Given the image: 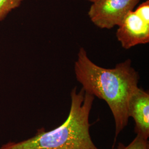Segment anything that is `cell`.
Masks as SVG:
<instances>
[{
    "label": "cell",
    "mask_w": 149,
    "mask_h": 149,
    "mask_svg": "<svg viewBox=\"0 0 149 149\" xmlns=\"http://www.w3.org/2000/svg\"><path fill=\"white\" fill-rule=\"evenodd\" d=\"M74 74L83 90L106 102L115 122L116 138L127 125L129 97L138 87L139 74L128 59L114 68L101 67L91 61L85 49L80 48L74 63Z\"/></svg>",
    "instance_id": "6da1fadb"
},
{
    "label": "cell",
    "mask_w": 149,
    "mask_h": 149,
    "mask_svg": "<svg viewBox=\"0 0 149 149\" xmlns=\"http://www.w3.org/2000/svg\"><path fill=\"white\" fill-rule=\"evenodd\" d=\"M69 114L61 125L50 131L38 130L31 138L19 142L10 141L0 149H100L90 133V112L95 97L82 88L74 87L70 93Z\"/></svg>",
    "instance_id": "7a4b0ae2"
},
{
    "label": "cell",
    "mask_w": 149,
    "mask_h": 149,
    "mask_svg": "<svg viewBox=\"0 0 149 149\" xmlns=\"http://www.w3.org/2000/svg\"><path fill=\"white\" fill-rule=\"evenodd\" d=\"M140 0H96L88 15L92 22L102 29L119 26L128 13L134 10Z\"/></svg>",
    "instance_id": "3957f363"
},
{
    "label": "cell",
    "mask_w": 149,
    "mask_h": 149,
    "mask_svg": "<svg viewBox=\"0 0 149 149\" xmlns=\"http://www.w3.org/2000/svg\"><path fill=\"white\" fill-rule=\"evenodd\" d=\"M116 37L123 48L129 49L149 42V22L134 11L130 12L118 26Z\"/></svg>",
    "instance_id": "277c9868"
},
{
    "label": "cell",
    "mask_w": 149,
    "mask_h": 149,
    "mask_svg": "<svg viewBox=\"0 0 149 149\" xmlns=\"http://www.w3.org/2000/svg\"><path fill=\"white\" fill-rule=\"evenodd\" d=\"M129 118H133L135 133L148 139L149 136V94L137 87L129 97L127 104Z\"/></svg>",
    "instance_id": "5b68a950"
},
{
    "label": "cell",
    "mask_w": 149,
    "mask_h": 149,
    "mask_svg": "<svg viewBox=\"0 0 149 149\" xmlns=\"http://www.w3.org/2000/svg\"><path fill=\"white\" fill-rule=\"evenodd\" d=\"M24 0H0V22L14 10L18 8Z\"/></svg>",
    "instance_id": "8992f818"
},
{
    "label": "cell",
    "mask_w": 149,
    "mask_h": 149,
    "mask_svg": "<svg viewBox=\"0 0 149 149\" xmlns=\"http://www.w3.org/2000/svg\"><path fill=\"white\" fill-rule=\"evenodd\" d=\"M112 149H149V141L148 139L136 134V137L127 146L120 143L117 146Z\"/></svg>",
    "instance_id": "52a82bcc"
},
{
    "label": "cell",
    "mask_w": 149,
    "mask_h": 149,
    "mask_svg": "<svg viewBox=\"0 0 149 149\" xmlns=\"http://www.w3.org/2000/svg\"><path fill=\"white\" fill-rule=\"evenodd\" d=\"M134 11L145 21L149 22V0H147L139 5Z\"/></svg>",
    "instance_id": "ba28073f"
},
{
    "label": "cell",
    "mask_w": 149,
    "mask_h": 149,
    "mask_svg": "<svg viewBox=\"0 0 149 149\" xmlns=\"http://www.w3.org/2000/svg\"><path fill=\"white\" fill-rule=\"evenodd\" d=\"M87 1H90L91 2H94L95 1H96V0H87Z\"/></svg>",
    "instance_id": "9c48e42d"
}]
</instances>
